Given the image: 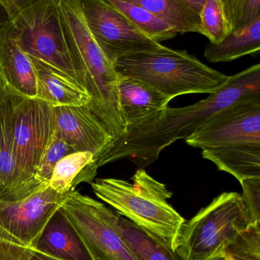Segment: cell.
<instances>
[{"label": "cell", "instance_id": "cell-22", "mask_svg": "<svg viewBox=\"0 0 260 260\" xmlns=\"http://www.w3.org/2000/svg\"><path fill=\"white\" fill-rule=\"evenodd\" d=\"M140 6L172 27L177 34H201L200 17L182 0H122Z\"/></svg>", "mask_w": 260, "mask_h": 260}, {"label": "cell", "instance_id": "cell-18", "mask_svg": "<svg viewBox=\"0 0 260 260\" xmlns=\"http://www.w3.org/2000/svg\"><path fill=\"white\" fill-rule=\"evenodd\" d=\"M201 155L238 181L260 177V144H241L203 149Z\"/></svg>", "mask_w": 260, "mask_h": 260}, {"label": "cell", "instance_id": "cell-10", "mask_svg": "<svg viewBox=\"0 0 260 260\" xmlns=\"http://www.w3.org/2000/svg\"><path fill=\"white\" fill-rule=\"evenodd\" d=\"M186 142L203 150L260 144V99L241 101L222 110L186 139Z\"/></svg>", "mask_w": 260, "mask_h": 260}, {"label": "cell", "instance_id": "cell-3", "mask_svg": "<svg viewBox=\"0 0 260 260\" xmlns=\"http://www.w3.org/2000/svg\"><path fill=\"white\" fill-rule=\"evenodd\" d=\"M114 67L118 76L138 81L171 101L184 94H214L230 79L186 50L167 47L125 55L116 59Z\"/></svg>", "mask_w": 260, "mask_h": 260}, {"label": "cell", "instance_id": "cell-7", "mask_svg": "<svg viewBox=\"0 0 260 260\" xmlns=\"http://www.w3.org/2000/svg\"><path fill=\"white\" fill-rule=\"evenodd\" d=\"M53 131V107L37 98L20 95L12 120L15 178L10 203L47 187L38 182L37 171Z\"/></svg>", "mask_w": 260, "mask_h": 260}, {"label": "cell", "instance_id": "cell-19", "mask_svg": "<svg viewBox=\"0 0 260 260\" xmlns=\"http://www.w3.org/2000/svg\"><path fill=\"white\" fill-rule=\"evenodd\" d=\"M98 169L93 153L76 151L57 162L49 180V186L59 193H70L80 183L92 184Z\"/></svg>", "mask_w": 260, "mask_h": 260}, {"label": "cell", "instance_id": "cell-5", "mask_svg": "<svg viewBox=\"0 0 260 260\" xmlns=\"http://www.w3.org/2000/svg\"><path fill=\"white\" fill-rule=\"evenodd\" d=\"M60 1L0 0V9L29 56L48 64L79 84L63 27Z\"/></svg>", "mask_w": 260, "mask_h": 260}, {"label": "cell", "instance_id": "cell-11", "mask_svg": "<svg viewBox=\"0 0 260 260\" xmlns=\"http://www.w3.org/2000/svg\"><path fill=\"white\" fill-rule=\"evenodd\" d=\"M68 194L48 186L24 200L0 203V230L22 245L35 247L43 229Z\"/></svg>", "mask_w": 260, "mask_h": 260}, {"label": "cell", "instance_id": "cell-21", "mask_svg": "<svg viewBox=\"0 0 260 260\" xmlns=\"http://www.w3.org/2000/svg\"><path fill=\"white\" fill-rule=\"evenodd\" d=\"M260 50V18L250 25L232 31L217 44L209 43L205 47L204 56L211 62L235 60Z\"/></svg>", "mask_w": 260, "mask_h": 260}, {"label": "cell", "instance_id": "cell-8", "mask_svg": "<svg viewBox=\"0 0 260 260\" xmlns=\"http://www.w3.org/2000/svg\"><path fill=\"white\" fill-rule=\"evenodd\" d=\"M79 1L90 32L113 64L125 55L158 51L166 47L142 33L106 0Z\"/></svg>", "mask_w": 260, "mask_h": 260}, {"label": "cell", "instance_id": "cell-12", "mask_svg": "<svg viewBox=\"0 0 260 260\" xmlns=\"http://www.w3.org/2000/svg\"><path fill=\"white\" fill-rule=\"evenodd\" d=\"M53 133L76 151H89L96 162L111 148L114 140L86 105L53 108Z\"/></svg>", "mask_w": 260, "mask_h": 260}, {"label": "cell", "instance_id": "cell-6", "mask_svg": "<svg viewBox=\"0 0 260 260\" xmlns=\"http://www.w3.org/2000/svg\"><path fill=\"white\" fill-rule=\"evenodd\" d=\"M252 224L241 194L222 192L185 221L175 252L183 260H211L233 245Z\"/></svg>", "mask_w": 260, "mask_h": 260}, {"label": "cell", "instance_id": "cell-14", "mask_svg": "<svg viewBox=\"0 0 260 260\" xmlns=\"http://www.w3.org/2000/svg\"><path fill=\"white\" fill-rule=\"evenodd\" d=\"M33 248L59 260H93L61 207L49 220Z\"/></svg>", "mask_w": 260, "mask_h": 260}, {"label": "cell", "instance_id": "cell-9", "mask_svg": "<svg viewBox=\"0 0 260 260\" xmlns=\"http://www.w3.org/2000/svg\"><path fill=\"white\" fill-rule=\"evenodd\" d=\"M102 206L100 202L74 190L61 208L93 260H137L105 219Z\"/></svg>", "mask_w": 260, "mask_h": 260}, {"label": "cell", "instance_id": "cell-1", "mask_svg": "<svg viewBox=\"0 0 260 260\" xmlns=\"http://www.w3.org/2000/svg\"><path fill=\"white\" fill-rule=\"evenodd\" d=\"M255 99H260L259 63L230 76L222 88L204 100L183 108L166 107L140 125L127 128L125 136L96 160V165L100 168L128 158L145 168L157 160L166 147L186 140L220 111L241 101Z\"/></svg>", "mask_w": 260, "mask_h": 260}, {"label": "cell", "instance_id": "cell-25", "mask_svg": "<svg viewBox=\"0 0 260 260\" xmlns=\"http://www.w3.org/2000/svg\"><path fill=\"white\" fill-rule=\"evenodd\" d=\"M230 32L241 30L260 18V0H222Z\"/></svg>", "mask_w": 260, "mask_h": 260}, {"label": "cell", "instance_id": "cell-23", "mask_svg": "<svg viewBox=\"0 0 260 260\" xmlns=\"http://www.w3.org/2000/svg\"><path fill=\"white\" fill-rule=\"evenodd\" d=\"M122 12L142 33L157 42L172 39L177 31L169 24L140 6L122 0H106Z\"/></svg>", "mask_w": 260, "mask_h": 260}, {"label": "cell", "instance_id": "cell-17", "mask_svg": "<svg viewBox=\"0 0 260 260\" xmlns=\"http://www.w3.org/2000/svg\"><path fill=\"white\" fill-rule=\"evenodd\" d=\"M118 93L121 113L127 128L137 126L169 106L170 99L151 87L119 76Z\"/></svg>", "mask_w": 260, "mask_h": 260}, {"label": "cell", "instance_id": "cell-27", "mask_svg": "<svg viewBox=\"0 0 260 260\" xmlns=\"http://www.w3.org/2000/svg\"><path fill=\"white\" fill-rule=\"evenodd\" d=\"M0 260H59L26 247L0 230Z\"/></svg>", "mask_w": 260, "mask_h": 260}, {"label": "cell", "instance_id": "cell-20", "mask_svg": "<svg viewBox=\"0 0 260 260\" xmlns=\"http://www.w3.org/2000/svg\"><path fill=\"white\" fill-rule=\"evenodd\" d=\"M21 94L10 87L0 105V203H10L15 178L12 151V120Z\"/></svg>", "mask_w": 260, "mask_h": 260}, {"label": "cell", "instance_id": "cell-2", "mask_svg": "<svg viewBox=\"0 0 260 260\" xmlns=\"http://www.w3.org/2000/svg\"><path fill=\"white\" fill-rule=\"evenodd\" d=\"M60 13L79 84L91 98L86 106L115 142L125 136L127 126L119 106L114 64L93 38L79 0H61Z\"/></svg>", "mask_w": 260, "mask_h": 260}, {"label": "cell", "instance_id": "cell-24", "mask_svg": "<svg viewBox=\"0 0 260 260\" xmlns=\"http://www.w3.org/2000/svg\"><path fill=\"white\" fill-rule=\"evenodd\" d=\"M201 35L217 44L230 33L222 0H206L199 13Z\"/></svg>", "mask_w": 260, "mask_h": 260}, {"label": "cell", "instance_id": "cell-26", "mask_svg": "<svg viewBox=\"0 0 260 260\" xmlns=\"http://www.w3.org/2000/svg\"><path fill=\"white\" fill-rule=\"evenodd\" d=\"M73 152H76V151L53 133L38 165L37 171L38 182L42 186H48L49 180L57 162Z\"/></svg>", "mask_w": 260, "mask_h": 260}, {"label": "cell", "instance_id": "cell-31", "mask_svg": "<svg viewBox=\"0 0 260 260\" xmlns=\"http://www.w3.org/2000/svg\"><path fill=\"white\" fill-rule=\"evenodd\" d=\"M211 260H227L222 255H218V256H215V257L212 258Z\"/></svg>", "mask_w": 260, "mask_h": 260}, {"label": "cell", "instance_id": "cell-13", "mask_svg": "<svg viewBox=\"0 0 260 260\" xmlns=\"http://www.w3.org/2000/svg\"><path fill=\"white\" fill-rule=\"evenodd\" d=\"M0 64L14 91L24 97L36 98L37 79L33 62L18 44L6 18L0 21Z\"/></svg>", "mask_w": 260, "mask_h": 260}, {"label": "cell", "instance_id": "cell-28", "mask_svg": "<svg viewBox=\"0 0 260 260\" xmlns=\"http://www.w3.org/2000/svg\"><path fill=\"white\" fill-rule=\"evenodd\" d=\"M242 186L243 203L251 224H260V177L244 179Z\"/></svg>", "mask_w": 260, "mask_h": 260}, {"label": "cell", "instance_id": "cell-30", "mask_svg": "<svg viewBox=\"0 0 260 260\" xmlns=\"http://www.w3.org/2000/svg\"><path fill=\"white\" fill-rule=\"evenodd\" d=\"M182 1L184 2L194 12L199 15L206 0H182Z\"/></svg>", "mask_w": 260, "mask_h": 260}, {"label": "cell", "instance_id": "cell-16", "mask_svg": "<svg viewBox=\"0 0 260 260\" xmlns=\"http://www.w3.org/2000/svg\"><path fill=\"white\" fill-rule=\"evenodd\" d=\"M37 79V99L56 107L88 105L90 94L76 81L59 70L31 57Z\"/></svg>", "mask_w": 260, "mask_h": 260}, {"label": "cell", "instance_id": "cell-15", "mask_svg": "<svg viewBox=\"0 0 260 260\" xmlns=\"http://www.w3.org/2000/svg\"><path fill=\"white\" fill-rule=\"evenodd\" d=\"M102 214L137 260H183L160 238L102 204Z\"/></svg>", "mask_w": 260, "mask_h": 260}, {"label": "cell", "instance_id": "cell-29", "mask_svg": "<svg viewBox=\"0 0 260 260\" xmlns=\"http://www.w3.org/2000/svg\"><path fill=\"white\" fill-rule=\"evenodd\" d=\"M9 90H10V86L6 80V76H5L4 72L2 68L1 64H0V105L6 99Z\"/></svg>", "mask_w": 260, "mask_h": 260}, {"label": "cell", "instance_id": "cell-4", "mask_svg": "<svg viewBox=\"0 0 260 260\" xmlns=\"http://www.w3.org/2000/svg\"><path fill=\"white\" fill-rule=\"evenodd\" d=\"M132 183L117 178L94 180L95 195L117 213L160 238L175 251L176 241L186 220L168 203L172 192L143 168L133 176Z\"/></svg>", "mask_w": 260, "mask_h": 260}]
</instances>
